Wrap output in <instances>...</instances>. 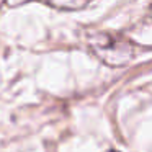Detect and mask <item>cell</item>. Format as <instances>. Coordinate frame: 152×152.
Listing matches in <instances>:
<instances>
[{
    "mask_svg": "<svg viewBox=\"0 0 152 152\" xmlns=\"http://www.w3.org/2000/svg\"><path fill=\"white\" fill-rule=\"evenodd\" d=\"M92 51L108 66H123L134 54L132 46L123 38L110 33H96L90 38Z\"/></svg>",
    "mask_w": 152,
    "mask_h": 152,
    "instance_id": "cell-1",
    "label": "cell"
},
{
    "mask_svg": "<svg viewBox=\"0 0 152 152\" xmlns=\"http://www.w3.org/2000/svg\"><path fill=\"white\" fill-rule=\"evenodd\" d=\"M39 2H44L59 10H77V8L85 7L90 0H39Z\"/></svg>",
    "mask_w": 152,
    "mask_h": 152,
    "instance_id": "cell-2",
    "label": "cell"
},
{
    "mask_svg": "<svg viewBox=\"0 0 152 152\" xmlns=\"http://www.w3.org/2000/svg\"><path fill=\"white\" fill-rule=\"evenodd\" d=\"M111 152H115V151H111Z\"/></svg>",
    "mask_w": 152,
    "mask_h": 152,
    "instance_id": "cell-3",
    "label": "cell"
}]
</instances>
